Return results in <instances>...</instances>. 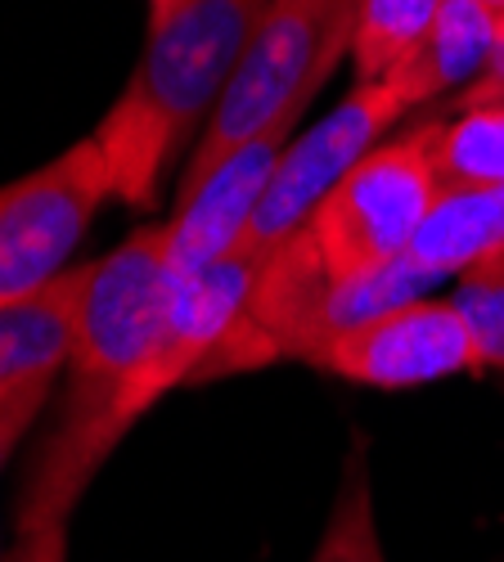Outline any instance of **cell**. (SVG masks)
Returning a JSON list of instances; mask_svg holds the SVG:
<instances>
[{
  "instance_id": "6da1fadb",
  "label": "cell",
  "mask_w": 504,
  "mask_h": 562,
  "mask_svg": "<svg viewBox=\"0 0 504 562\" xmlns=\"http://www.w3.org/2000/svg\"><path fill=\"white\" fill-rule=\"evenodd\" d=\"M176 289L163 225L131 229L109 257L90 261L77 342L68 356L64 414L55 437L41 446L23 495L77 508L104 459L117 450V405L154 351Z\"/></svg>"
},
{
  "instance_id": "7a4b0ae2",
  "label": "cell",
  "mask_w": 504,
  "mask_h": 562,
  "mask_svg": "<svg viewBox=\"0 0 504 562\" xmlns=\"http://www.w3.org/2000/svg\"><path fill=\"white\" fill-rule=\"evenodd\" d=\"M266 5L270 0H194L149 27L141 64L90 131L104 149L117 203L154 207L176 149L194 131L203 135Z\"/></svg>"
},
{
  "instance_id": "3957f363",
  "label": "cell",
  "mask_w": 504,
  "mask_h": 562,
  "mask_svg": "<svg viewBox=\"0 0 504 562\" xmlns=\"http://www.w3.org/2000/svg\"><path fill=\"white\" fill-rule=\"evenodd\" d=\"M351 23L356 0H270L216 113L208 117L180 171L176 194L194 190L225 154L257 139L266 126L289 113H306L320 86L351 55Z\"/></svg>"
},
{
  "instance_id": "277c9868",
  "label": "cell",
  "mask_w": 504,
  "mask_h": 562,
  "mask_svg": "<svg viewBox=\"0 0 504 562\" xmlns=\"http://www.w3.org/2000/svg\"><path fill=\"white\" fill-rule=\"evenodd\" d=\"M441 199L433 162V122L360 158L338 190L302 225L334 279H356L415 248L424 221Z\"/></svg>"
},
{
  "instance_id": "5b68a950",
  "label": "cell",
  "mask_w": 504,
  "mask_h": 562,
  "mask_svg": "<svg viewBox=\"0 0 504 562\" xmlns=\"http://www.w3.org/2000/svg\"><path fill=\"white\" fill-rule=\"evenodd\" d=\"M109 199L113 180L96 135L0 184V306L59 284L72 270L68 261L90 221Z\"/></svg>"
},
{
  "instance_id": "8992f818",
  "label": "cell",
  "mask_w": 504,
  "mask_h": 562,
  "mask_svg": "<svg viewBox=\"0 0 504 562\" xmlns=\"http://www.w3.org/2000/svg\"><path fill=\"white\" fill-rule=\"evenodd\" d=\"M405 113H410V100L396 86V77L356 81L306 135H293V145L284 149L280 171H275L239 252L261 261L280 248L289 234H298L311 221V212L338 190V180L360 158H370L383 145V131L392 122H401Z\"/></svg>"
},
{
  "instance_id": "52a82bcc",
  "label": "cell",
  "mask_w": 504,
  "mask_h": 562,
  "mask_svg": "<svg viewBox=\"0 0 504 562\" xmlns=\"http://www.w3.org/2000/svg\"><path fill=\"white\" fill-rule=\"evenodd\" d=\"M311 364L379 392H410L441 379H460V373H482L473 334L450 297L401 302L325 342Z\"/></svg>"
},
{
  "instance_id": "ba28073f",
  "label": "cell",
  "mask_w": 504,
  "mask_h": 562,
  "mask_svg": "<svg viewBox=\"0 0 504 562\" xmlns=\"http://www.w3.org/2000/svg\"><path fill=\"white\" fill-rule=\"evenodd\" d=\"M298 117L302 113H289L275 126H266L257 139L239 145L235 154H225L194 190L176 194V212L171 221H163L167 266L176 284H186L199 270L235 257L244 248V234L270 190L275 171H280V158L293 145Z\"/></svg>"
},
{
  "instance_id": "9c48e42d",
  "label": "cell",
  "mask_w": 504,
  "mask_h": 562,
  "mask_svg": "<svg viewBox=\"0 0 504 562\" xmlns=\"http://www.w3.org/2000/svg\"><path fill=\"white\" fill-rule=\"evenodd\" d=\"M86 279L90 261L72 266L45 293L0 306V401L32 387H55V379L68 369Z\"/></svg>"
},
{
  "instance_id": "30bf717a",
  "label": "cell",
  "mask_w": 504,
  "mask_h": 562,
  "mask_svg": "<svg viewBox=\"0 0 504 562\" xmlns=\"http://www.w3.org/2000/svg\"><path fill=\"white\" fill-rule=\"evenodd\" d=\"M495 23H500V10H491L486 0H446L428 36L419 41V50L388 72L405 90L410 109L441 100L446 90H460V86L469 90L486 72Z\"/></svg>"
},
{
  "instance_id": "8fae6325",
  "label": "cell",
  "mask_w": 504,
  "mask_h": 562,
  "mask_svg": "<svg viewBox=\"0 0 504 562\" xmlns=\"http://www.w3.org/2000/svg\"><path fill=\"white\" fill-rule=\"evenodd\" d=\"M500 248H504V184H491V190H441L410 257L441 284V279H460L469 266H478Z\"/></svg>"
},
{
  "instance_id": "7c38bea8",
  "label": "cell",
  "mask_w": 504,
  "mask_h": 562,
  "mask_svg": "<svg viewBox=\"0 0 504 562\" xmlns=\"http://www.w3.org/2000/svg\"><path fill=\"white\" fill-rule=\"evenodd\" d=\"M433 162L441 190H491L504 184V95L473 100L460 117L433 122Z\"/></svg>"
},
{
  "instance_id": "4fadbf2b",
  "label": "cell",
  "mask_w": 504,
  "mask_h": 562,
  "mask_svg": "<svg viewBox=\"0 0 504 562\" xmlns=\"http://www.w3.org/2000/svg\"><path fill=\"white\" fill-rule=\"evenodd\" d=\"M446 0H356L351 59L356 81H383L419 50Z\"/></svg>"
},
{
  "instance_id": "5bb4252c",
  "label": "cell",
  "mask_w": 504,
  "mask_h": 562,
  "mask_svg": "<svg viewBox=\"0 0 504 562\" xmlns=\"http://www.w3.org/2000/svg\"><path fill=\"white\" fill-rule=\"evenodd\" d=\"M306 562H388L379 518H374L370 468H365L360 450L347 459V473H343V486H338L334 508L325 518V531H320Z\"/></svg>"
},
{
  "instance_id": "9a60e30c",
  "label": "cell",
  "mask_w": 504,
  "mask_h": 562,
  "mask_svg": "<svg viewBox=\"0 0 504 562\" xmlns=\"http://www.w3.org/2000/svg\"><path fill=\"white\" fill-rule=\"evenodd\" d=\"M450 302L460 306L469 324L482 369H500V379H504V248L482 257L478 266H469L455 279Z\"/></svg>"
},
{
  "instance_id": "2e32d148",
  "label": "cell",
  "mask_w": 504,
  "mask_h": 562,
  "mask_svg": "<svg viewBox=\"0 0 504 562\" xmlns=\"http://www.w3.org/2000/svg\"><path fill=\"white\" fill-rule=\"evenodd\" d=\"M68 522H72V508L23 495L19 536L5 562H68Z\"/></svg>"
},
{
  "instance_id": "e0dca14e",
  "label": "cell",
  "mask_w": 504,
  "mask_h": 562,
  "mask_svg": "<svg viewBox=\"0 0 504 562\" xmlns=\"http://www.w3.org/2000/svg\"><path fill=\"white\" fill-rule=\"evenodd\" d=\"M45 396H51V387H32V392H19L10 401H0V468H5V459L14 454L23 432L32 428V418L41 414ZM0 562H5V558H0Z\"/></svg>"
},
{
  "instance_id": "ac0fdd59",
  "label": "cell",
  "mask_w": 504,
  "mask_h": 562,
  "mask_svg": "<svg viewBox=\"0 0 504 562\" xmlns=\"http://www.w3.org/2000/svg\"><path fill=\"white\" fill-rule=\"evenodd\" d=\"M504 95V10H500V23H495V45H491V59H486V72L464 90V100H500Z\"/></svg>"
},
{
  "instance_id": "d6986e66",
  "label": "cell",
  "mask_w": 504,
  "mask_h": 562,
  "mask_svg": "<svg viewBox=\"0 0 504 562\" xmlns=\"http://www.w3.org/2000/svg\"><path fill=\"white\" fill-rule=\"evenodd\" d=\"M186 5H194V0H149V27L154 23H167L171 14H180Z\"/></svg>"
},
{
  "instance_id": "ffe728a7",
  "label": "cell",
  "mask_w": 504,
  "mask_h": 562,
  "mask_svg": "<svg viewBox=\"0 0 504 562\" xmlns=\"http://www.w3.org/2000/svg\"><path fill=\"white\" fill-rule=\"evenodd\" d=\"M486 5H491V10H504V0H486Z\"/></svg>"
}]
</instances>
